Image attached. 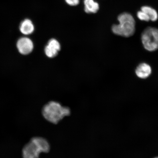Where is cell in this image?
Segmentation results:
<instances>
[{"mask_svg": "<svg viewBox=\"0 0 158 158\" xmlns=\"http://www.w3.org/2000/svg\"><path fill=\"white\" fill-rule=\"evenodd\" d=\"M137 16L138 18L141 21L148 22L150 20L149 16L147 13L142 10L138 12Z\"/></svg>", "mask_w": 158, "mask_h": 158, "instance_id": "11", "label": "cell"}, {"mask_svg": "<svg viewBox=\"0 0 158 158\" xmlns=\"http://www.w3.org/2000/svg\"><path fill=\"white\" fill-rule=\"evenodd\" d=\"M141 10L147 14L150 18V20L152 21L157 20L158 18L157 12L152 8L148 6H144L141 7Z\"/></svg>", "mask_w": 158, "mask_h": 158, "instance_id": "10", "label": "cell"}, {"mask_svg": "<svg viewBox=\"0 0 158 158\" xmlns=\"http://www.w3.org/2000/svg\"><path fill=\"white\" fill-rule=\"evenodd\" d=\"M60 49V45L58 41L56 39H51L45 47V52L49 58H52L56 56Z\"/></svg>", "mask_w": 158, "mask_h": 158, "instance_id": "6", "label": "cell"}, {"mask_svg": "<svg viewBox=\"0 0 158 158\" xmlns=\"http://www.w3.org/2000/svg\"><path fill=\"white\" fill-rule=\"evenodd\" d=\"M119 24L112 26V31L114 34L124 37L133 35L135 31V21L130 14L124 13L118 17Z\"/></svg>", "mask_w": 158, "mask_h": 158, "instance_id": "3", "label": "cell"}, {"mask_svg": "<svg viewBox=\"0 0 158 158\" xmlns=\"http://www.w3.org/2000/svg\"><path fill=\"white\" fill-rule=\"evenodd\" d=\"M85 11L87 13H95L99 9L98 4L94 0H84Z\"/></svg>", "mask_w": 158, "mask_h": 158, "instance_id": "9", "label": "cell"}, {"mask_svg": "<svg viewBox=\"0 0 158 158\" xmlns=\"http://www.w3.org/2000/svg\"><path fill=\"white\" fill-rule=\"evenodd\" d=\"M68 5L72 6L77 5L79 3L80 0H65Z\"/></svg>", "mask_w": 158, "mask_h": 158, "instance_id": "12", "label": "cell"}, {"mask_svg": "<svg viewBox=\"0 0 158 158\" xmlns=\"http://www.w3.org/2000/svg\"><path fill=\"white\" fill-rule=\"evenodd\" d=\"M151 67L146 63H142L137 66L135 73L138 77L142 79L147 78L152 73Z\"/></svg>", "mask_w": 158, "mask_h": 158, "instance_id": "7", "label": "cell"}, {"mask_svg": "<svg viewBox=\"0 0 158 158\" xmlns=\"http://www.w3.org/2000/svg\"><path fill=\"white\" fill-rule=\"evenodd\" d=\"M50 150V145L46 139L40 137H33L23 147L22 155L25 158L39 157L41 153H47Z\"/></svg>", "mask_w": 158, "mask_h": 158, "instance_id": "2", "label": "cell"}, {"mask_svg": "<svg viewBox=\"0 0 158 158\" xmlns=\"http://www.w3.org/2000/svg\"><path fill=\"white\" fill-rule=\"evenodd\" d=\"M19 29L23 35H28L33 33L34 31L35 27L31 20L26 19L21 23Z\"/></svg>", "mask_w": 158, "mask_h": 158, "instance_id": "8", "label": "cell"}, {"mask_svg": "<svg viewBox=\"0 0 158 158\" xmlns=\"http://www.w3.org/2000/svg\"><path fill=\"white\" fill-rule=\"evenodd\" d=\"M141 40L144 48L152 52L158 49V29L148 27L141 35Z\"/></svg>", "mask_w": 158, "mask_h": 158, "instance_id": "4", "label": "cell"}, {"mask_svg": "<svg viewBox=\"0 0 158 158\" xmlns=\"http://www.w3.org/2000/svg\"><path fill=\"white\" fill-rule=\"evenodd\" d=\"M16 46L18 50L21 54L27 55L32 52L34 46L32 41L27 37H23L18 40Z\"/></svg>", "mask_w": 158, "mask_h": 158, "instance_id": "5", "label": "cell"}, {"mask_svg": "<svg viewBox=\"0 0 158 158\" xmlns=\"http://www.w3.org/2000/svg\"><path fill=\"white\" fill-rule=\"evenodd\" d=\"M41 113L47 121L56 124L66 116L70 115L71 110L68 106H63L60 102L51 101L43 106Z\"/></svg>", "mask_w": 158, "mask_h": 158, "instance_id": "1", "label": "cell"}]
</instances>
